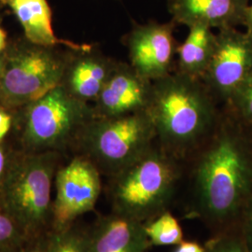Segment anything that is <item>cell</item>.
I'll use <instances>...</instances> for the list:
<instances>
[{
  "label": "cell",
  "mask_w": 252,
  "mask_h": 252,
  "mask_svg": "<svg viewBox=\"0 0 252 252\" xmlns=\"http://www.w3.org/2000/svg\"><path fill=\"white\" fill-rule=\"evenodd\" d=\"M4 64H5V59L3 57H0V77L4 70Z\"/></svg>",
  "instance_id": "29"
},
{
  "label": "cell",
  "mask_w": 252,
  "mask_h": 252,
  "mask_svg": "<svg viewBox=\"0 0 252 252\" xmlns=\"http://www.w3.org/2000/svg\"><path fill=\"white\" fill-rule=\"evenodd\" d=\"M243 26L246 27V32L252 37V4H250L246 10Z\"/></svg>",
  "instance_id": "27"
},
{
  "label": "cell",
  "mask_w": 252,
  "mask_h": 252,
  "mask_svg": "<svg viewBox=\"0 0 252 252\" xmlns=\"http://www.w3.org/2000/svg\"><path fill=\"white\" fill-rule=\"evenodd\" d=\"M252 73V36L235 27L219 30L214 54L201 80L219 105L227 104Z\"/></svg>",
  "instance_id": "8"
},
{
  "label": "cell",
  "mask_w": 252,
  "mask_h": 252,
  "mask_svg": "<svg viewBox=\"0 0 252 252\" xmlns=\"http://www.w3.org/2000/svg\"><path fill=\"white\" fill-rule=\"evenodd\" d=\"M143 227L151 246H178L184 240L180 222L169 210L145 222Z\"/></svg>",
  "instance_id": "18"
},
{
  "label": "cell",
  "mask_w": 252,
  "mask_h": 252,
  "mask_svg": "<svg viewBox=\"0 0 252 252\" xmlns=\"http://www.w3.org/2000/svg\"><path fill=\"white\" fill-rule=\"evenodd\" d=\"M156 143L148 111L124 116L94 118L81 130L75 145L80 155L109 178L125 169Z\"/></svg>",
  "instance_id": "5"
},
{
  "label": "cell",
  "mask_w": 252,
  "mask_h": 252,
  "mask_svg": "<svg viewBox=\"0 0 252 252\" xmlns=\"http://www.w3.org/2000/svg\"><path fill=\"white\" fill-rule=\"evenodd\" d=\"M188 28V36L177 50L174 72L201 81L214 54L217 34L213 29L201 25Z\"/></svg>",
  "instance_id": "16"
},
{
  "label": "cell",
  "mask_w": 252,
  "mask_h": 252,
  "mask_svg": "<svg viewBox=\"0 0 252 252\" xmlns=\"http://www.w3.org/2000/svg\"><path fill=\"white\" fill-rule=\"evenodd\" d=\"M16 252H44V236L29 241Z\"/></svg>",
  "instance_id": "25"
},
{
  "label": "cell",
  "mask_w": 252,
  "mask_h": 252,
  "mask_svg": "<svg viewBox=\"0 0 252 252\" xmlns=\"http://www.w3.org/2000/svg\"><path fill=\"white\" fill-rule=\"evenodd\" d=\"M57 155L46 152L10 157L0 184V207L28 241L41 238L52 230Z\"/></svg>",
  "instance_id": "4"
},
{
  "label": "cell",
  "mask_w": 252,
  "mask_h": 252,
  "mask_svg": "<svg viewBox=\"0 0 252 252\" xmlns=\"http://www.w3.org/2000/svg\"><path fill=\"white\" fill-rule=\"evenodd\" d=\"M0 77V103L8 108L28 106L63 81L67 63L49 48L32 45L12 51Z\"/></svg>",
  "instance_id": "7"
},
{
  "label": "cell",
  "mask_w": 252,
  "mask_h": 252,
  "mask_svg": "<svg viewBox=\"0 0 252 252\" xmlns=\"http://www.w3.org/2000/svg\"><path fill=\"white\" fill-rule=\"evenodd\" d=\"M147 111L156 142L186 164L215 130L221 108L202 81L173 72L153 81Z\"/></svg>",
  "instance_id": "2"
},
{
  "label": "cell",
  "mask_w": 252,
  "mask_h": 252,
  "mask_svg": "<svg viewBox=\"0 0 252 252\" xmlns=\"http://www.w3.org/2000/svg\"><path fill=\"white\" fill-rule=\"evenodd\" d=\"M7 46V34L6 32L0 27V53H2Z\"/></svg>",
  "instance_id": "28"
},
{
  "label": "cell",
  "mask_w": 252,
  "mask_h": 252,
  "mask_svg": "<svg viewBox=\"0 0 252 252\" xmlns=\"http://www.w3.org/2000/svg\"><path fill=\"white\" fill-rule=\"evenodd\" d=\"M100 175L97 167L80 154L57 170L52 230L72 225L79 217L94 210L102 189Z\"/></svg>",
  "instance_id": "9"
},
{
  "label": "cell",
  "mask_w": 252,
  "mask_h": 252,
  "mask_svg": "<svg viewBox=\"0 0 252 252\" xmlns=\"http://www.w3.org/2000/svg\"><path fill=\"white\" fill-rule=\"evenodd\" d=\"M117 63L92 49L79 52V56L67 64L62 83L76 98L94 102Z\"/></svg>",
  "instance_id": "14"
},
{
  "label": "cell",
  "mask_w": 252,
  "mask_h": 252,
  "mask_svg": "<svg viewBox=\"0 0 252 252\" xmlns=\"http://www.w3.org/2000/svg\"><path fill=\"white\" fill-rule=\"evenodd\" d=\"M221 108L241 125L252 128V73L233 97Z\"/></svg>",
  "instance_id": "19"
},
{
  "label": "cell",
  "mask_w": 252,
  "mask_h": 252,
  "mask_svg": "<svg viewBox=\"0 0 252 252\" xmlns=\"http://www.w3.org/2000/svg\"><path fill=\"white\" fill-rule=\"evenodd\" d=\"M18 19L27 40L33 45L51 48L67 46L76 52L89 51L90 45H81L58 38L53 28L52 9L47 0H2Z\"/></svg>",
  "instance_id": "15"
},
{
  "label": "cell",
  "mask_w": 252,
  "mask_h": 252,
  "mask_svg": "<svg viewBox=\"0 0 252 252\" xmlns=\"http://www.w3.org/2000/svg\"><path fill=\"white\" fill-rule=\"evenodd\" d=\"M176 26L172 20L167 23L133 22V27L125 36L129 63L146 79L158 81L175 71L180 45L174 36Z\"/></svg>",
  "instance_id": "10"
},
{
  "label": "cell",
  "mask_w": 252,
  "mask_h": 252,
  "mask_svg": "<svg viewBox=\"0 0 252 252\" xmlns=\"http://www.w3.org/2000/svg\"><path fill=\"white\" fill-rule=\"evenodd\" d=\"M150 247L143 223L113 211L89 229V252H147Z\"/></svg>",
  "instance_id": "13"
},
{
  "label": "cell",
  "mask_w": 252,
  "mask_h": 252,
  "mask_svg": "<svg viewBox=\"0 0 252 252\" xmlns=\"http://www.w3.org/2000/svg\"><path fill=\"white\" fill-rule=\"evenodd\" d=\"M173 252H208L206 246H202L195 241H182Z\"/></svg>",
  "instance_id": "23"
},
{
  "label": "cell",
  "mask_w": 252,
  "mask_h": 252,
  "mask_svg": "<svg viewBox=\"0 0 252 252\" xmlns=\"http://www.w3.org/2000/svg\"><path fill=\"white\" fill-rule=\"evenodd\" d=\"M206 248L208 252H249L241 235L229 232L216 234L207 242Z\"/></svg>",
  "instance_id": "21"
},
{
  "label": "cell",
  "mask_w": 252,
  "mask_h": 252,
  "mask_svg": "<svg viewBox=\"0 0 252 252\" xmlns=\"http://www.w3.org/2000/svg\"><path fill=\"white\" fill-rule=\"evenodd\" d=\"M9 160H10V157H9L5 148L2 146L1 142H0V184L4 179L5 174H6L7 169H8Z\"/></svg>",
  "instance_id": "26"
},
{
  "label": "cell",
  "mask_w": 252,
  "mask_h": 252,
  "mask_svg": "<svg viewBox=\"0 0 252 252\" xmlns=\"http://www.w3.org/2000/svg\"><path fill=\"white\" fill-rule=\"evenodd\" d=\"M153 91V81L141 76L130 63L118 62L94 101V117H118L147 111Z\"/></svg>",
  "instance_id": "11"
},
{
  "label": "cell",
  "mask_w": 252,
  "mask_h": 252,
  "mask_svg": "<svg viewBox=\"0 0 252 252\" xmlns=\"http://www.w3.org/2000/svg\"><path fill=\"white\" fill-rule=\"evenodd\" d=\"M190 165V215L216 234L238 217L252 198V136L221 108L215 130L186 164Z\"/></svg>",
  "instance_id": "1"
},
{
  "label": "cell",
  "mask_w": 252,
  "mask_h": 252,
  "mask_svg": "<svg viewBox=\"0 0 252 252\" xmlns=\"http://www.w3.org/2000/svg\"><path fill=\"white\" fill-rule=\"evenodd\" d=\"M12 125V118L9 113L0 108V142L8 135V133L11 128Z\"/></svg>",
  "instance_id": "24"
},
{
  "label": "cell",
  "mask_w": 252,
  "mask_h": 252,
  "mask_svg": "<svg viewBox=\"0 0 252 252\" xmlns=\"http://www.w3.org/2000/svg\"><path fill=\"white\" fill-rule=\"evenodd\" d=\"M185 163L157 142L116 175L108 194L112 211L144 224L169 210L183 176Z\"/></svg>",
  "instance_id": "3"
},
{
  "label": "cell",
  "mask_w": 252,
  "mask_h": 252,
  "mask_svg": "<svg viewBox=\"0 0 252 252\" xmlns=\"http://www.w3.org/2000/svg\"><path fill=\"white\" fill-rule=\"evenodd\" d=\"M44 252H89V229L73 223L44 236Z\"/></svg>",
  "instance_id": "17"
},
{
  "label": "cell",
  "mask_w": 252,
  "mask_h": 252,
  "mask_svg": "<svg viewBox=\"0 0 252 252\" xmlns=\"http://www.w3.org/2000/svg\"><path fill=\"white\" fill-rule=\"evenodd\" d=\"M29 241L0 207V252H16Z\"/></svg>",
  "instance_id": "20"
},
{
  "label": "cell",
  "mask_w": 252,
  "mask_h": 252,
  "mask_svg": "<svg viewBox=\"0 0 252 252\" xmlns=\"http://www.w3.org/2000/svg\"><path fill=\"white\" fill-rule=\"evenodd\" d=\"M242 234L245 246L249 252H252V198L245 207L242 213Z\"/></svg>",
  "instance_id": "22"
},
{
  "label": "cell",
  "mask_w": 252,
  "mask_h": 252,
  "mask_svg": "<svg viewBox=\"0 0 252 252\" xmlns=\"http://www.w3.org/2000/svg\"><path fill=\"white\" fill-rule=\"evenodd\" d=\"M248 128V127H247ZM249 130H250V132H251V134H252V128H249Z\"/></svg>",
  "instance_id": "30"
},
{
  "label": "cell",
  "mask_w": 252,
  "mask_h": 252,
  "mask_svg": "<svg viewBox=\"0 0 252 252\" xmlns=\"http://www.w3.org/2000/svg\"><path fill=\"white\" fill-rule=\"evenodd\" d=\"M250 0H167L176 25H201L218 30L243 26Z\"/></svg>",
  "instance_id": "12"
},
{
  "label": "cell",
  "mask_w": 252,
  "mask_h": 252,
  "mask_svg": "<svg viewBox=\"0 0 252 252\" xmlns=\"http://www.w3.org/2000/svg\"><path fill=\"white\" fill-rule=\"evenodd\" d=\"M94 118L89 104L73 96L61 83L27 106L22 142L27 153H57L75 144Z\"/></svg>",
  "instance_id": "6"
}]
</instances>
